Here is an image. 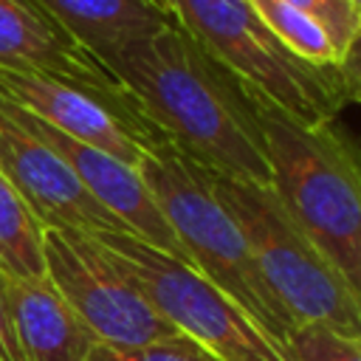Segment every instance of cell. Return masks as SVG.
I'll return each mask as SVG.
<instances>
[{
    "instance_id": "cell-1",
    "label": "cell",
    "mask_w": 361,
    "mask_h": 361,
    "mask_svg": "<svg viewBox=\"0 0 361 361\" xmlns=\"http://www.w3.org/2000/svg\"><path fill=\"white\" fill-rule=\"evenodd\" d=\"M102 68L172 149L214 175L271 186V164L245 87L175 23L124 45Z\"/></svg>"
},
{
    "instance_id": "cell-2",
    "label": "cell",
    "mask_w": 361,
    "mask_h": 361,
    "mask_svg": "<svg viewBox=\"0 0 361 361\" xmlns=\"http://www.w3.org/2000/svg\"><path fill=\"white\" fill-rule=\"evenodd\" d=\"M245 93L271 164V189L361 305V144L336 121L299 124Z\"/></svg>"
},
{
    "instance_id": "cell-3",
    "label": "cell",
    "mask_w": 361,
    "mask_h": 361,
    "mask_svg": "<svg viewBox=\"0 0 361 361\" xmlns=\"http://www.w3.org/2000/svg\"><path fill=\"white\" fill-rule=\"evenodd\" d=\"M138 172L169 228L180 240L189 265H195L257 324H262L276 341L288 347V338L296 327L262 279L254 251L237 220L217 197L212 172L172 147L144 152Z\"/></svg>"
},
{
    "instance_id": "cell-4",
    "label": "cell",
    "mask_w": 361,
    "mask_h": 361,
    "mask_svg": "<svg viewBox=\"0 0 361 361\" xmlns=\"http://www.w3.org/2000/svg\"><path fill=\"white\" fill-rule=\"evenodd\" d=\"M245 90L268 99L299 124H333L350 104L336 68L290 54L251 0H155Z\"/></svg>"
},
{
    "instance_id": "cell-5",
    "label": "cell",
    "mask_w": 361,
    "mask_h": 361,
    "mask_svg": "<svg viewBox=\"0 0 361 361\" xmlns=\"http://www.w3.org/2000/svg\"><path fill=\"white\" fill-rule=\"evenodd\" d=\"M212 186L245 234L257 268L293 327L324 324L361 338V305L271 186L212 172Z\"/></svg>"
},
{
    "instance_id": "cell-6",
    "label": "cell",
    "mask_w": 361,
    "mask_h": 361,
    "mask_svg": "<svg viewBox=\"0 0 361 361\" xmlns=\"http://www.w3.org/2000/svg\"><path fill=\"white\" fill-rule=\"evenodd\" d=\"M138 285L149 305L183 336L223 361H296L228 293L195 265L138 240L130 231H90Z\"/></svg>"
},
{
    "instance_id": "cell-7",
    "label": "cell",
    "mask_w": 361,
    "mask_h": 361,
    "mask_svg": "<svg viewBox=\"0 0 361 361\" xmlns=\"http://www.w3.org/2000/svg\"><path fill=\"white\" fill-rule=\"evenodd\" d=\"M45 276L104 347L133 350L178 333L90 231L45 228Z\"/></svg>"
},
{
    "instance_id": "cell-8",
    "label": "cell",
    "mask_w": 361,
    "mask_h": 361,
    "mask_svg": "<svg viewBox=\"0 0 361 361\" xmlns=\"http://www.w3.org/2000/svg\"><path fill=\"white\" fill-rule=\"evenodd\" d=\"M0 96L130 166H138L144 152L169 147L118 82L85 85L45 73L0 71Z\"/></svg>"
},
{
    "instance_id": "cell-9",
    "label": "cell",
    "mask_w": 361,
    "mask_h": 361,
    "mask_svg": "<svg viewBox=\"0 0 361 361\" xmlns=\"http://www.w3.org/2000/svg\"><path fill=\"white\" fill-rule=\"evenodd\" d=\"M0 175L45 228L127 231L37 135L23 107L0 96Z\"/></svg>"
},
{
    "instance_id": "cell-10",
    "label": "cell",
    "mask_w": 361,
    "mask_h": 361,
    "mask_svg": "<svg viewBox=\"0 0 361 361\" xmlns=\"http://www.w3.org/2000/svg\"><path fill=\"white\" fill-rule=\"evenodd\" d=\"M31 127L37 130V135L71 166V172L82 180V186L130 231L135 234L138 240L183 259H186V251L180 245V240L175 237V231L169 228L166 217L161 214L152 192L147 189L138 166H130L96 147H87L65 133H59L56 127L45 124L42 118L25 113Z\"/></svg>"
},
{
    "instance_id": "cell-11",
    "label": "cell",
    "mask_w": 361,
    "mask_h": 361,
    "mask_svg": "<svg viewBox=\"0 0 361 361\" xmlns=\"http://www.w3.org/2000/svg\"><path fill=\"white\" fill-rule=\"evenodd\" d=\"M0 71L116 85V79L34 0H0Z\"/></svg>"
},
{
    "instance_id": "cell-12",
    "label": "cell",
    "mask_w": 361,
    "mask_h": 361,
    "mask_svg": "<svg viewBox=\"0 0 361 361\" xmlns=\"http://www.w3.org/2000/svg\"><path fill=\"white\" fill-rule=\"evenodd\" d=\"M8 307L25 361H90L99 338L45 279H8Z\"/></svg>"
},
{
    "instance_id": "cell-13",
    "label": "cell",
    "mask_w": 361,
    "mask_h": 361,
    "mask_svg": "<svg viewBox=\"0 0 361 361\" xmlns=\"http://www.w3.org/2000/svg\"><path fill=\"white\" fill-rule=\"evenodd\" d=\"M99 65L130 42L147 39L172 20L155 0H34Z\"/></svg>"
},
{
    "instance_id": "cell-14",
    "label": "cell",
    "mask_w": 361,
    "mask_h": 361,
    "mask_svg": "<svg viewBox=\"0 0 361 361\" xmlns=\"http://www.w3.org/2000/svg\"><path fill=\"white\" fill-rule=\"evenodd\" d=\"M0 274L45 279V226L0 175Z\"/></svg>"
},
{
    "instance_id": "cell-15",
    "label": "cell",
    "mask_w": 361,
    "mask_h": 361,
    "mask_svg": "<svg viewBox=\"0 0 361 361\" xmlns=\"http://www.w3.org/2000/svg\"><path fill=\"white\" fill-rule=\"evenodd\" d=\"M251 6L257 8V14L262 17V23L274 31V37L299 59L316 65V68H336L338 65V51L330 42L327 31L307 17L305 11H299L296 6L285 3V0H251Z\"/></svg>"
},
{
    "instance_id": "cell-16",
    "label": "cell",
    "mask_w": 361,
    "mask_h": 361,
    "mask_svg": "<svg viewBox=\"0 0 361 361\" xmlns=\"http://www.w3.org/2000/svg\"><path fill=\"white\" fill-rule=\"evenodd\" d=\"M288 350L296 361H361V338L341 336L324 324L296 327Z\"/></svg>"
},
{
    "instance_id": "cell-17",
    "label": "cell",
    "mask_w": 361,
    "mask_h": 361,
    "mask_svg": "<svg viewBox=\"0 0 361 361\" xmlns=\"http://www.w3.org/2000/svg\"><path fill=\"white\" fill-rule=\"evenodd\" d=\"M290 6H296L299 11H305L307 17H313L330 37V42L338 51V59L344 54V48L350 45V39L355 37L358 25H361V11L353 0H285Z\"/></svg>"
},
{
    "instance_id": "cell-18",
    "label": "cell",
    "mask_w": 361,
    "mask_h": 361,
    "mask_svg": "<svg viewBox=\"0 0 361 361\" xmlns=\"http://www.w3.org/2000/svg\"><path fill=\"white\" fill-rule=\"evenodd\" d=\"M99 350L107 361H223L212 350H206L203 344H197L195 338L183 333H175L169 338L133 347V350H113L104 344H99Z\"/></svg>"
},
{
    "instance_id": "cell-19",
    "label": "cell",
    "mask_w": 361,
    "mask_h": 361,
    "mask_svg": "<svg viewBox=\"0 0 361 361\" xmlns=\"http://www.w3.org/2000/svg\"><path fill=\"white\" fill-rule=\"evenodd\" d=\"M336 71H338V79H341L347 102L361 104V25H358L355 37L350 39V45L344 48Z\"/></svg>"
},
{
    "instance_id": "cell-20",
    "label": "cell",
    "mask_w": 361,
    "mask_h": 361,
    "mask_svg": "<svg viewBox=\"0 0 361 361\" xmlns=\"http://www.w3.org/2000/svg\"><path fill=\"white\" fill-rule=\"evenodd\" d=\"M0 361H25V355L20 350V341H17V330H14L3 274H0Z\"/></svg>"
},
{
    "instance_id": "cell-21",
    "label": "cell",
    "mask_w": 361,
    "mask_h": 361,
    "mask_svg": "<svg viewBox=\"0 0 361 361\" xmlns=\"http://www.w3.org/2000/svg\"><path fill=\"white\" fill-rule=\"evenodd\" d=\"M90 361H107V358H104V355H102V350L96 347V350H93V355H90Z\"/></svg>"
},
{
    "instance_id": "cell-22",
    "label": "cell",
    "mask_w": 361,
    "mask_h": 361,
    "mask_svg": "<svg viewBox=\"0 0 361 361\" xmlns=\"http://www.w3.org/2000/svg\"><path fill=\"white\" fill-rule=\"evenodd\" d=\"M353 3H355V6H358V11H361V0H353Z\"/></svg>"
}]
</instances>
